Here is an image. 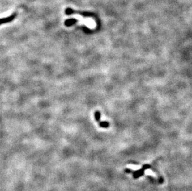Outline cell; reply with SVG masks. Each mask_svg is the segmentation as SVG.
<instances>
[{
  "label": "cell",
  "instance_id": "7a4b0ae2",
  "mask_svg": "<svg viewBox=\"0 0 192 191\" xmlns=\"http://www.w3.org/2000/svg\"><path fill=\"white\" fill-rule=\"evenodd\" d=\"M95 117L96 120L99 123L100 126L101 127H104V128H106V127H109V123L107 122H101L100 121V117H101V114L99 111H96L95 113Z\"/></svg>",
  "mask_w": 192,
  "mask_h": 191
},
{
  "label": "cell",
  "instance_id": "6da1fadb",
  "mask_svg": "<svg viewBox=\"0 0 192 191\" xmlns=\"http://www.w3.org/2000/svg\"><path fill=\"white\" fill-rule=\"evenodd\" d=\"M152 168L151 166L149 164H144L141 169H140L139 170H137L136 171H133L130 169H125V172L127 173H132L133 174V176L134 177V179H138L140 177H141L142 176L144 175L145 171L147 169H150Z\"/></svg>",
  "mask_w": 192,
  "mask_h": 191
},
{
  "label": "cell",
  "instance_id": "277c9868",
  "mask_svg": "<svg viewBox=\"0 0 192 191\" xmlns=\"http://www.w3.org/2000/svg\"><path fill=\"white\" fill-rule=\"evenodd\" d=\"M75 23V20H74V19H70V20H67L66 22V25L69 26H71L72 24H74Z\"/></svg>",
  "mask_w": 192,
  "mask_h": 191
},
{
  "label": "cell",
  "instance_id": "3957f363",
  "mask_svg": "<svg viewBox=\"0 0 192 191\" xmlns=\"http://www.w3.org/2000/svg\"><path fill=\"white\" fill-rule=\"evenodd\" d=\"M15 18V15L14 16H11L10 17L5 18V19H0V24H2L3 23H6L8 22H10Z\"/></svg>",
  "mask_w": 192,
  "mask_h": 191
}]
</instances>
